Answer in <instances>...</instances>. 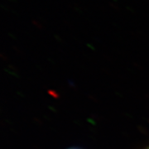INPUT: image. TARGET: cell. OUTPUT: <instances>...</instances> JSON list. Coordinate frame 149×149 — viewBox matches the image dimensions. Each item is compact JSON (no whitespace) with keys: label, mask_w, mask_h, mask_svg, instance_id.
<instances>
[{"label":"cell","mask_w":149,"mask_h":149,"mask_svg":"<svg viewBox=\"0 0 149 149\" xmlns=\"http://www.w3.org/2000/svg\"><path fill=\"white\" fill-rule=\"evenodd\" d=\"M71 149H75V148H71Z\"/></svg>","instance_id":"6da1fadb"},{"label":"cell","mask_w":149,"mask_h":149,"mask_svg":"<svg viewBox=\"0 0 149 149\" xmlns=\"http://www.w3.org/2000/svg\"><path fill=\"white\" fill-rule=\"evenodd\" d=\"M147 149H149V148H147Z\"/></svg>","instance_id":"7a4b0ae2"}]
</instances>
